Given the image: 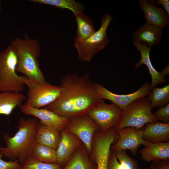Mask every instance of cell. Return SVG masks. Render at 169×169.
<instances>
[{"label": "cell", "instance_id": "1", "mask_svg": "<svg viewBox=\"0 0 169 169\" xmlns=\"http://www.w3.org/2000/svg\"><path fill=\"white\" fill-rule=\"evenodd\" d=\"M59 86L62 89L59 95L44 108L69 119L86 114L90 108L103 100L88 73L67 75L62 78Z\"/></svg>", "mask_w": 169, "mask_h": 169}, {"label": "cell", "instance_id": "2", "mask_svg": "<svg viewBox=\"0 0 169 169\" xmlns=\"http://www.w3.org/2000/svg\"><path fill=\"white\" fill-rule=\"evenodd\" d=\"M33 117L25 119L20 117L17 126L18 130L13 136L8 133L3 136L6 146H0V151L10 161L17 160L23 164L31 156L33 148L36 144L37 129L39 121Z\"/></svg>", "mask_w": 169, "mask_h": 169}, {"label": "cell", "instance_id": "3", "mask_svg": "<svg viewBox=\"0 0 169 169\" xmlns=\"http://www.w3.org/2000/svg\"><path fill=\"white\" fill-rule=\"evenodd\" d=\"M10 43L18 57L16 72L23 74L28 79L33 81H46L38 60L41 52L39 41L30 38L25 33L24 39L16 38Z\"/></svg>", "mask_w": 169, "mask_h": 169}, {"label": "cell", "instance_id": "4", "mask_svg": "<svg viewBox=\"0 0 169 169\" xmlns=\"http://www.w3.org/2000/svg\"><path fill=\"white\" fill-rule=\"evenodd\" d=\"M18 57L14 48L8 46L0 52V92H20L24 88L26 77L19 76L16 71Z\"/></svg>", "mask_w": 169, "mask_h": 169}, {"label": "cell", "instance_id": "5", "mask_svg": "<svg viewBox=\"0 0 169 169\" xmlns=\"http://www.w3.org/2000/svg\"><path fill=\"white\" fill-rule=\"evenodd\" d=\"M152 109L147 97H145L133 101L122 111L120 120L114 128L115 130L128 127L139 129L147 123L159 122L153 115Z\"/></svg>", "mask_w": 169, "mask_h": 169}, {"label": "cell", "instance_id": "6", "mask_svg": "<svg viewBox=\"0 0 169 169\" xmlns=\"http://www.w3.org/2000/svg\"><path fill=\"white\" fill-rule=\"evenodd\" d=\"M112 19L110 14H105L101 20L100 28L92 35L85 39L74 38V45L77 50L78 59L90 62L97 53L106 47L109 40L107 30Z\"/></svg>", "mask_w": 169, "mask_h": 169}, {"label": "cell", "instance_id": "7", "mask_svg": "<svg viewBox=\"0 0 169 169\" xmlns=\"http://www.w3.org/2000/svg\"><path fill=\"white\" fill-rule=\"evenodd\" d=\"M24 82L28 89L25 104L35 108H44L53 102L62 90L59 86L52 85L46 81H33L26 77Z\"/></svg>", "mask_w": 169, "mask_h": 169}, {"label": "cell", "instance_id": "8", "mask_svg": "<svg viewBox=\"0 0 169 169\" xmlns=\"http://www.w3.org/2000/svg\"><path fill=\"white\" fill-rule=\"evenodd\" d=\"M122 114V110L117 105L113 103L107 104L103 100L92 107L86 114L102 132L114 128L120 122Z\"/></svg>", "mask_w": 169, "mask_h": 169}, {"label": "cell", "instance_id": "9", "mask_svg": "<svg viewBox=\"0 0 169 169\" xmlns=\"http://www.w3.org/2000/svg\"><path fill=\"white\" fill-rule=\"evenodd\" d=\"M64 129L78 137L88 153L90 154L93 136L99 130L96 124L87 114L70 119Z\"/></svg>", "mask_w": 169, "mask_h": 169}, {"label": "cell", "instance_id": "10", "mask_svg": "<svg viewBox=\"0 0 169 169\" xmlns=\"http://www.w3.org/2000/svg\"><path fill=\"white\" fill-rule=\"evenodd\" d=\"M144 127L139 129L128 127L115 131L118 137L110 149L114 151L129 150L134 156L141 145L145 142L143 138Z\"/></svg>", "mask_w": 169, "mask_h": 169}, {"label": "cell", "instance_id": "11", "mask_svg": "<svg viewBox=\"0 0 169 169\" xmlns=\"http://www.w3.org/2000/svg\"><path fill=\"white\" fill-rule=\"evenodd\" d=\"M150 85L149 82H146L138 90L133 93L119 95L111 92L100 84L95 83L96 91L101 98L111 101L122 111L131 102L147 96L150 91Z\"/></svg>", "mask_w": 169, "mask_h": 169}, {"label": "cell", "instance_id": "12", "mask_svg": "<svg viewBox=\"0 0 169 169\" xmlns=\"http://www.w3.org/2000/svg\"><path fill=\"white\" fill-rule=\"evenodd\" d=\"M20 108L23 114L32 115L39 120L40 124L60 131L65 129L70 121V119L44 108H35L24 104Z\"/></svg>", "mask_w": 169, "mask_h": 169}, {"label": "cell", "instance_id": "13", "mask_svg": "<svg viewBox=\"0 0 169 169\" xmlns=\"http://www.w3.org/2000/svg\"><path fill=\"white\" fill-rule=\"evenodd\" d=\"M61 139L56 150V163L64 166L82 143L77 136L65 129L61 130Z\"/></svg>", "mask_w": 169, "mask_h": 169}, {"label": "cell", "instance_id": "14", "mask_svg": "<svg viewBox=\"0 0 169 169\" xmlns=\"http://www.w3.org/2000/svg\"><path fill=\"white\" fill-rule=\"evenodd\" d=\"M139 6L144 13L146 23L163 28L169 24V15L161 8L147 0H139Z\"/></svg>", "mask_w": 169, "mask_h": 169}, {"label": "cell", "instance_id": "15", "mask_svg": "<svg viewBox=\"0 0 169 169\" xmlns=\"http://www.w3.org/2000/svg\"><path fill=\"white\" fill-rule=\"evenodd\" d=\"M133 44L137 50L141 53V57L139 61L135 65L136 68H139L141 64H145L147 67L149 74L151 77V82L150 85V90L160 83H164L166 82L165 77L161 72L157 71L154 68L151 62L150 53L151 48L148 47L146 44L141 42H133Z\"/></svg>", "mask_w": 169, "mask_h": 169}, {"label": "cell", "instance_id": "16", "mask_svg": "<svg viewBox=\"0 0 169 169\" xmlns=\"http://www.w3.org/2000/svg\"><path fill=\"white\" fill-rule=\"evenodd\" d=\"M162 34V28L146 23L134 32L133 42H143L151 48L161 42Z\"/></svg>", "mask_w": 169, "mask_h": 169}, {"label": "cell", "instance_id": "17", "mask_svg": "<svg viewBox=\"0 0 169 169\" xmlns=\"http://www.w3.org/2000/svg\"><path fill=\"white\" fill-rule=\"evenodd\" d=\"M143 138L151 143L169 142V123H148L144 127Z\"/></svg>", "mask_w": 169, "mask_h": 169}, {"label": "cell", "instance_id": "18", "mask_svg": "<svg viewBox=\"0 0 169 169\" xmlns=\"http://www.w3.org/2000/svg\"><path fill=\"white\" fill-rule=\"evenodd\" d=\"M143 145L144 147L140 152L144 161L149 162L169 159V142L151 143L146 141Z\"/></svg>", "mask_w": 169, "mask_h": 169}, {"label": "cell", "instance_id": "19", "mask_svg": "<svg viewBox=\"0 0 169 169\" xmlns=\"http://www.w3.org/2000/svg\"><path fill=\"white\" fill-rule=\"evenodd\" d=\"M88 153L82 143L62 169H97L96 164L90 158Z\"/></svg>", "mask_w": 169, "mask_h": 169}, {"label": "cell", "instance_id": "20", "mask_svg": "<svg viewBox=\"0 0 169 169\" xmlns=\"http://www.w3.org/2000/svg\"><path fill=\"white\" fill-rule=\"evenodd\" d=\"M26 99L20 92H0V115H9L15 108H20Z\"/></svg>", "mask_w": 169, "mask_h": 169}, {"label": "cell", "instance_id": "21", "mask_svg": "<svg viewBox=\"0 0 169 169\" xmlns=\"http://www.w3.org/2000/svg\"><path fill=\"white\" fill-rule=\"evenodd\" d=\"M61 138V131L39 123L36 133V143L44 145L56 150Z\"/></svg>", "mask_w": 169, "mask_h": 169}, {"label": "cell", "instance_id": "22", "mask_svg": "<svg viewBox=\"0 0 169 169\" xmlns=\"http://www.w3.org/2000/svg\"><path fill=\"white\" fill-rule=\"evenodd\" d=\"M77 24L76 37L79 40L85 39L92 35L95 30L92 19L83 12L75 15Z\"/></svg>", "mask_w": 169, "mask_h": 169}, {"label": "cell", "instance_id": "23", "mask_svg": "<svg viewBox=\"0 0 169 169\" xmlns=\"http://www.w3.org/2000/svg\"><path fill=\"white\" fill-rule=\"evenodd\" d=\"M148 96L152 109L165 106L169 102V85L161 88L154 87Z\"/></svg>", "mask_w": 169, "mask_h": 169}, {"label": "cell", "instance_id": "24", "mask_svg": "<svg viewBox=\"0 0 169 169\" xmlns=\"http://www.w3.org/2000/svg\"><path fill=\"white\" fill-rule=\"evenodd\" d=\"M31 2L48 5L71 11L74 15L83 12V5L74 0H29Z\"/></svg>", "mask_w": 169, "mask_h": 169}, {"label": "cell", "instance_id": "25", "mask_svg": "<svg viewBox=\"0 0 169 169\" xmlns=\"http://www.w3.org/2000/svg\"><path fill=\"white\" fill-rule=\"evenodd\" d=\"M31 156L42 162L57 163L56 151L51 147L36 143L33 151Z\"/></svg>", "mask_w": 169, "mask_h": 169}, {"label": "cell", "instance_id": "26", "mask_svg": "<svg viewBox=\"0 0 169 169\" xmlns=\"http://www.w3.org/2000/svg\"><path fill=\"white\" fill-rule=\"evenodd\" d=\"M64 166L57 163H49L31 156L22 165V169H62Z\"/></svg>", "mask_w": 169, "mask_h": 169}, {"label": "cell", "instance_id": "27", "mask_svg": "<svg viewBox=\"0 0 169 169\" xmlns=\"http://www.w3.org/2000/svg\"><path fill=\"white\" fill-rule=\"evenodd\" d=\"M115 152L122 169H139L137 161L128 155L125 151L119 150Z\"/></svg>", "mask_w": 169, "mask_h": 169}, {"label": "cell", "instance_id": "28", "mask_svg": "<svg viewBox=\"0 0 169 169\" xmlns=\"http://www.w3.org/2000/svg\"><path fill=\"white\" fill-rule=\"evenodd\" d=\"M152 113L158 121L164 123H169V103L160 108Z\"/></svg>", "mask_w": 169, "mask_h": 169}, {"label": "cell", "instance_id": "29", "mask_svg": "<svg viewBox=\"0 0 169 169\" xmlns=\"http://www.w3.org/2000/svg\"><path fill=\"white\" fill-rule=\"evenodd\" d=\"M3 156V154L0 151V169H22V165L18 160L5 161L2 159Z\"/></svg>", "mask_w": 169, "mask_h": 169}, {"label": "cell", "instance_id": "30", "mask_svg": "<svg viewBox=\"0 0 169 169\" xmlns=\"http://www.w3.org/2000/svg\"><path fill=\"white\" fill-rule=\"evenodd\" d=\"M107 169H122L115 151L110 149Z\"/></svg>", "mask_w": 169, "mask_h": 169}, {"label": "cell", "instance_id": "31", "mask_svg": "<svg viewBox=\"0 0 169 169\" xmlns=\"http://www.w3.org/2000/svg\"><path fill=\"white\" fill-rule=\"evenodd\" d=\"M150 169H169V159L152 161Z\"/></svg>", "mask_w": 169, "mask_h": 169}, {"label": "cell", "instance_id": "32", "mask_svg": "<svg viewBox=\"0 0 169 169\" xmlns=\"http://www.w3.org/2000/svg\"><path fill=\"white\" fill-rule=\"evenodd\" d=\"M150 2L154 5L158 6L162 5L165 10L166 12L169 15V1L168 0H151Z\"/></svg>", "mask_w": 169, "mask_h": 169}, {"label": "cell", "instance_id": "33", "mask_svg": "<svg viewBox=\"0 0 169 169\" xmlns=\"http://www.w3.org/2000/svg\"><path fill=\"white\" fill-rule=\"evenodd\" d=\"M161 73L162 75L164 77L168 75L169 73V65L164 68L162 71L161 72Z\"/></svg>", "mask_w": 169, "mask_h": 169}, {"label": "cell", "instance_id": "34", "mask_svg": "<svg viewBox=\"0 0 169 169\" xmlns=\"http://www.w3.org/2000/svg\"><path fill=\"white\" fill-rule=\"evenodd\" d=\"M1 9V7H0V11Z\"/></svg>", "mask_w": 169, "mask_h": 169}]
</instances>
